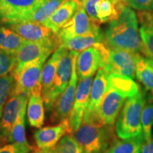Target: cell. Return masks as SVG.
Masks as SVG:
<instances>
[{
  "label": "cell",
  "instance_id": "cell-25",
  "mask_svg": "<svg viewBox=\"0 0 153 153\" xmlns=\"http://www.w3.org/2000/svg\"><path fill=\"white\" fill-rule=\"evenodd\" d=\"M64 1L65 0H50L37 10L25 16L20 23L32 22L43 24Z\"/></svg>",
  "mask_w": 153,
  "mask_h": 153
},
{
  "label": "cell",
  "instance_id": "cell-31",
  "mask_svg": "<svg viewBox=\"0 0 153 153\" xmlns=\"http://www.w3.org/2000/svg\"><path fill=\"white\" fill-rule=\"evenodd\" d=\"M14 82L15 79L12 73L0 78V118L7 99L14 87Z\"/></svg>",
  "mask_w": 153,
  "mask_h": 153
},
{
  "label": "cell",
  "instance_id": "cell-39",
  "mask_svg": "<svg viewBox=\"0 0 153 153\" xmlns=\"http://www.w3.org/2000/svg\"><path fill=\"white\" fill-rule=\"evenodd\" d=\"M33 153H55V148L48 149V150H41Z\"/></svg>",
  "mask_w": 153,
  "mask_h": 153
},
{
  "label": "cell",
  "instance_id": "cell-7",
  "mask_svg": "<svg viewBox=\"0 0 153 153\" xmlns=\"http://www.w3.org/2000/svg\"><path fill=\"white\" fill-rule=\"evenodd\" d=\"M59 48L61 49V54L57 64L52 91L50 96L48 103L45 106L48 112H51L53 110L57 99L68 87L72 75L74 57L76 53H79L68 51L62 47Z\"/></svg>",
  "mask_w": 153,
  "mask_h": 153
},
{
  "label": "cell",
  "instance_id": "cell-3",
  "mask_svg": "<svg viewBox=\"0 0 153 153\" xmlns=\"http://www.w3.org/2000/svg\"><path fill=\"white\" fill-rule=\"evenodd\" d=\"M101 122L82 124L74 133V137L83 153H104L110 140L108 128Z\"/></svg>",
  "mask_w": 153,
  "mask_h": 153
},
{
  "label": "cell",
  "instance_id": "cell-41",
  "mask_svg": "<svg viewBox=\"0 0 153 153\" xmlns=\"http://www.w3.org/2000/svg\"><path fill=\"white\" fill-rule=\"evenodd\" d=\"M152 97H153V94H152Z\"/></svg>",
  "mask_w": 153,
  "mask_h": 153
},
{
  "label": "cell",
  "instance_id": "cell-13",
  "mask_svg": "<svg viewBox=\"0 0 153 153\" xmlns=\"http://www.w3.org/2000/svg\"><path fill=\"white\" fill-rule=\"evenodd\" d=\"M78 54L79 53H76L74 57L72 75L68 87L57 99L55 104V111L51 118L53 122H61L65 119H68L71 113L75 99L76 83L78 79L76 73V58Z\"/></svg>",
  "mask_w": 153,
  "mask_h": 153
},
{
  "label": "cell",
  "instance_id": "cell-18",
  "mask_svg": "<svg viewBox=\"0 0 153 153\" xmlns=\"http://www.w3.org/2000/svg\"><path fill=\"white\" fill-rule=\"evenodd\" d=\"M77 6L76 0H65L43 25L57 34L60 28L72 19L77 9Z\"/></svg>",
  "mask_w": 153,
  "mask_h": 153
},
{
  "label": "cell",
  "instance_id": "cell-22",
  "mask_svg": "<svg viewBox=\"0 0 153 153\" xmlns=\"http://www.w3.org/2000/svg\"><path fill=\"white\" fill-rule=\"evenodd\" d=\"M41 92H36L29 96L27 106L28 120L30 126L41 128L45 120V110Z\"/></svg>",
  "mask_w": 153,
  "mask_h": 153
},
{
  "label": "cell",
  "instance_id": "cell-37",
  "mask_svg": "<svg viewBox=\"0 0 153 153\" xmlns=\"http://www.w3.org/2000/svg\"><path fill=\"white\" fill-rule=\"evenodd\" d=\"M140 153H153V139L143 143Z\"/></svg>",
  "mask_w": 153,
  "mask_h": 153
},
{
  "label": "cell",
  "instance_id": "cell-29",
  "mask_svg": "<svg viewBox=\"0 0 153 153\" xmlns=\"http://www.w3.org/2000/svg\"><path fill=\"white\" fill-rule=\"evenodd\" d=\"M141 124L143 134L146 142L152 139V126H153V97L146 98V101L143 108L141 116Z\"/></svg>",
  "mask_w": 153,
  "mask_h": 153
},
{
  "label": "cell",
  "instance_id": "cell-9",
  "mask_svg": "<svg viewBox=\"0 0 153 153\" xmlns=\"http://www.w3.org/2000/svg\"><path fill=\"white\" fill-rule=\"evenodd\" d=\"M59 46L56 34L41 41L26 43L16 54V65L13 71H17L26 63L49 56Z\"/></svg>",
  "mask_w": 153,
  "mask_h": 153
},
{
  "label": "cell",
  "instance_id": "cell-27",
  "mask_svg": "<svg viewBox=\"0 0 153 153\" xmlns=\"http://www.w3.org/2000/svg\"><path fill=\"white\" fill-rule=\"evenodd\" d=\"M135 75L145 89L153 94V65L148 58L139 57L136 63Z\"/></svg>",
  "mask_w": 153,
  "mask_h": 153
},
{
  "label": "cell",
  "instance_id": "cell-21",
  "mask_svg": "<svg viewBox=\"0 0 153 153\" xmlns=\"http://www.w3.org/2000/svg\"><path fill=\"white\" fill-rule=\"evenodd\" d=\"M100 43H104V36L101 33L97 35L75 36L73 38L61 40L58 41V47L79 53Z\"/></svg>",
  "mask_w": 153,
  "mask_h": 153
},
{
  "label": "cell",
  "instance_id": "cell-17",
  "mask_svg": "<svg viewBox=\"0 0 153 153\" xmlns=\"http://www.w3.org/2000/svg\"><path fill=\"white\" fill-rule=\"evenodd\" d=\"M10 28L29 42L43 41L55 34L50 28L38 23H19L10 25Z\"/></svg>",
  "mask_w": 153,
  "mask_h": 153
},
{
  "label": "cell",
  "instance_id": "cell-14",
  "mask_svg": "<svg viewBox=\"0 0 153 153\" xmlns=\"http://www.w3.org/2000/svg\"><path fill=\"white\" fill-rule=\"evenodd\" d=\"M28 96L19 94L10 96L7 100L0 118V136L9 140L11 129L21 111L28 103Z\"/></svg>",
  "mask_w": 153,
  "mask_h": 153
},
{
  "label": "cell",
  "instance_id": "cell-28",
  "mask_svg": "<svg viewBox=\"0 0 153 153\" xmlns=\"http://www.w3.org/2000/svg\"><path fill=\"white\" fill-rule=\"evenodd\" d=\"M26 106H24L23 109L19 113L18 118L13 126L11 129L10 135H9V141L11 143L16 144L24 147V148L32 149L30 145L27 142L25 133V116H26Z\"/></svg>",
  "mask_w": 153,
  "mask_h": 153
},
{
  "label": "cell",
  "instance_id": "cell-4",
  "mask_svg": "<svg viewBox=\"0 0 153 153\" xmlns=\"http://www.w3.org/2000/svg\"><path fill=\"white\" fill-rule=\"evenodd\" d=\"M48 56L25 64L17 71H13L15 82L10 96L41 92V73L43 65Z\"/></svg>",
  "mask_w": 153,
  "mask_h": 153
},
{
  "label": "cell",
  "instance_id": "cell-32",
  "mask_svg": "<svg viewBox=\"0 0 153 153\" xmlns=\"http://www.w3.org/2000/svg\"><path fill=\"white\" fill-rule=\"evenodd\" d=\"M55 153H83V152L75 137L71 135H66L62 137L55 147Z\"/></svg>",
  "mask_w": 153,
  "mask_h": 153
},
{
  "label": "cell",
  "instance_id": "cell-26",
  "mask_svg": "<svg viewBox=\"0 0 153 153\" xmlns=\"http://www.w3.org/2000/svg\"><path fill=\"white\" fill-rule=\"evenodd\" d=\"M143 135L123 140H116L104 153H140L143 145Z\"/></svg>",
  "mask_w": 153,
  "mask_h": 153
},
{
  "label": "cell",
  "instance_id": "cell-16",
  "mask_svg": "<svg viewBox=\"0 0 153 153\" xmlns=\"http://www.w3.org/2000/svg\"><path fill=\"white\" fill-rule=\"evenodd\" d=\"M69 119L61 121L57 126H47L38 130L34 133V139L40 150L54 148L57 143L69 131Z\"/></svg>",
  "mask_w": 153,
  "mask_h": 153
},
{
  "label": "cell",
  "instance_id": "cell-12",
  "mask_svg": "<svg viewBox=\"0 0 153 153\" xmlns=\"http://www.w3.org/2000/svg\"><path fill=\"white\" fill-rule=\"evenodd\" d=\"M109 49V61L105 71L108 74H120L132 79L135 77L136 76V63L140 57L139 53L119 49Z\"/></svg>",
  "mask_w": 153,
  "mask_h": 153
},
{
  "label": "cell",
  "instance_id": "cell-15",
  "mask_svg": "<svg viewBox=\"0 0 153 153\" xmlns=\"http://www.w3.org/2000/svg\"><path fill=\"white\" fill-rule=\"evenodd\" d=\"M126 98L116 90L108 88L99 106V116L105 125H114Z\"/></svg>",
  "mask_w": 153,
  "mask_h": 153
},
{
  "label": "cell",
  "instance_id": "cell-10",
  "mask_svg": "<svg viewBox=\"0 0 153 153\" xmlns=\"http://www.w3.org/2000/svg\"><path fill=\"white\" fill-rule=\"evenodd\" d=\"M108 74L104 69L99 68L91 87L89 104L83 116L84 123L101 122L99 116V106L108 89Z\"/></svg>",
  "mask_w": 153,
  "mask_h": 153
},
{
  "label": "cell",
  "instance_id": "cell-30",
  "mask_svg": "<svg viewBox=\"0 0 153 153\" xmlns=\"http://www.w3.org/2000/svg\"><path fill=\"white\" fill-rule=\"evenodd\" d=\"M119 9L111 0H101L97 10V18L99 23L111 22L119 16Z\"/></svg>",
  "mask_w": 153,
  "mask_h": 153
},
{
  "label": "cell",
  "instance_id": "cell-19",
  "mask_svg": "<svg viewBox=\"0 0 153 153\" xmlns=\"http://www.w3.org/2000/svg\"><path fill=\"white\" fill-rule=\"evenodd\" d=\"M142 52L147 58H153V11H141L137 13Z\"/></svg>",
  "mask_w": 153,
  "mask_h": 153
},
{
  "label": "cell",
  "instance_id": "cell-24",
  "mask_svg": "<svg viewBox=\"0 0 153 153\" xmlns=\"http://www.w3.org/2000/svg\"><path fill=\"white\" fill-rule=\"evenodd\" d=\"M28 42L11 28L0 27V49L16 55Z\"/></svg>",
  "mask_w": 153,
  "mask_h": 153
},
{
  "label": "cell",
  "instance_id": "cell-33",
  "mask_svg": "<svg viewBox=\"0 0 153 153\" xmlns=\"http://www.w3.org/2000/svg\"><path fill=\"white\" fill-rule=\"evenodd\" d=\"M16 65V55L0 49V78L13 72Z\"/></svg>",
  "mask_w": 153,
  "mask_h": 153
},
{
  "label": "cell",
  "instance_id": "cell-6",
  "mask_svg": "<svg viewBox=\"0 0 153 153\" xmlns=\"http://www.w3.org/2000/svg\"><path fill=\"white\" fill-rule=\"evenodd\" d=\"M77 4V9L73 16L56 34L58 41L75 36L97 35L101 33L99 23L91 21L87 16L83 6Z\"/></svg>",
  "mask_w": 153,
  "mask_h": 153
},
{
  "label": "cell",
  "instance_id": "cell-23",
  "mask_svg": "<svg viewBox=\"0 0 153 153\" xmlns=\"http://www.w3.org/2000/svg\"><path fill=\"white\" fill-rule=\"evenodd\" d=\"M108 88L114 89L125 98H129L139 92L138 85L132 78L116 74H108Z\"/></svg>",
  "mask_w": 153,
  "mask_h": 153
},
{
  "label": "cell",
  "instance_id": "cell-1",
  "mask_svg": "<svg viewBox=\"0 0 153 153\" xmlns=\"http://www.w3.org/2000/svg\"><path fill=\"white\" fill-rule=\"evenodd\" d=\"M104 42L109 48L140 53L142 41L135 11L124 6L116 20L110 22L105 31Z\"/></svg>",
  "mask_w": 153,
  "mask_h": 153
},
{
  "label": "cell",
  "instance_id": "cell-35",
  "mask_svg": "<svg viewBox=\"0 0 153 153\" xmlns=\"http://www.w3.org/2000/svg\"><path fill=\"white\" fill-rule=\"evenodd\" d=\"M124 2L128 7L137 10H153V0H124Z\"/></svg>",
  "mask_w": 153,
  "mask_h": 153
},
{
  "label": "cell",
  "instance_id": "cell-2",
  "mask_svg": "<svg viewBox=\"0 0 153 153\" xmlns=\"http://www.w3.org/2000/svg\"><path fill=\"white\" fill-rule=\"evenodd\" d=\"M143 91L128 98L116 122V134L121 139L135 137L143 134L141 116L146 101Z\"/></svg>",
  "mask_w": 153,
  "mask_h": 153
},
{
  "label": "cell",
  "instance_id": "cell-20",
  "mask_svg": "<svg viewBox=\"0 0 153 153\" xmlns=\"http://www.w3.org/2000/svg\"><path fill=\"white\" fill-rule=\"evenodd\" d=\"M61 54L60 48H57L51 58L45 62L41 73V95L46 106L52 91L56 74L57 67Z\"/></svg>",
  "mask_w": 153,
  "mask_h": 153
},
{
  "label": "cell",
  "instance_id": "cell-11",
  "mask_svg": "<svg viewBox=\"0 0 153 153\" xmlns=\"http://www.w3.org/2000/svg\"><path fill=\"white\" fill-rule=\"evenodd\" d=\"M93 76L79 79L76 87L75 99L69 116V131L74 133L82 126L83 116L89 104Z\"/></svg>",
  "mask_w": 153,
  "mask_h": 153
},
{
  "label": "cell",
  "instance_id": "cell-34",
  "mask_svg": "<svg viewBox=\"0 0 153 153\" xmlns=\"http://www.w3.org/2000/svg\"><path fill=\"white\" fill-rule=\"evenodd\" d=\"M76 1L83 6L87 16L91 21L99 23L97 18V10L101 0H76Z\"/></svg>",
  "mask_w": 153,
  "mask_h": 153
},
{
  "label": "cell",
  "instance_id": "cell-5",
  "mask_svg": "<svg viewBox=\"0 0 153 153\" xmlns=\"http://www.w3.org/2000/svg\"><path fill=\"white\" fill-rule=\"evenodd\" d=\"M109 48L104 43L96 44L79 53L76 58V73L79 79L94 75L99 68L105 70L109 61Z\"/></svg>",
  "mask_w": 153,
  "mask_h": 153
},
{
  "label": "cell",
  "instance_id": "cell-40",
  "mask_svg": "<svg viewBox=\"0 0 153 153\" xmlns=\"http://www.w3.org/2000/svg\"><path fill=\"white\" fill-rule=\"evenodd\" d=\"M148 59L149 60V61H150V62L153 65V58H148Z\"/></svg>",
  "mask_w": 153,
  "mask_h": 153
},
{
  "label": "cell",
  "instance_id": "cell-8",
  "mask_svg": "<svg viewBox=\"0 0 153 153\" xmlns=\"http://www.w3.org/2000/svg\"><path fill=\"white\" fill-rule=\"evenodd\" d=\"M50 0H0V22L19 24L27 15L37 10Z\"/></svg>",
  "mask_w": 153,
  "mask_h": 153
},
{
  "label": "cell",
  "instance_id": "cell-38",
  "mask_svg": "<svg viewBox=\"0 0 153 153\" xmlns=\"http://www.w3.org/2000/svg\"><path fill=\"white\" fill-rule=\"evenodd\" d=\"M111 1L119 9H121L124 6H126V3L124 2V0H111Z\"/></svg>",
  "mask_w": 153,
  "mask_h": 153
},
{
  "label": "cell",
  "instance_id": "cell-36",
  "mask_svg": "<svg viewBox=\"0 0 153 153\" xmlns=\"http://www.w3.org/2000/svg\"><path fill=\"white\" fill-rule=\"evenodd\" d=\"M31 150L20 146L16 143H11L0 148V153H29Z\"/></svg>",
  "mask_w": 153,
  "mask_h": 153
}]
</instances>
